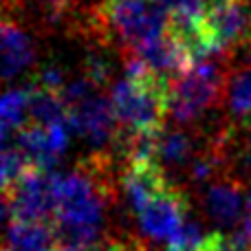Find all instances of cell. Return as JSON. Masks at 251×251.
I'll return each instance as SVG.
<instances>
[{
  "label": "cell",
  "mask_w": 251,
  "mask_h": 251,
  "mask_svg": "<svg viewBox=\"0 0 251 251\" xmlns=\"http://www.w3.org/2000/svg\"><path fill=\"white\" fill-rule=\"evenodd\" d=\"M117 122L132 139H154L170 115V77L154 73L141 57H126V79L113 91Z\"/></svg>",
  "instance_id": "cell-1"
},
{
  "label": "cell",
  "mask_w": 251,
  "mask_h": 251,
  "mask_svg": "<svg viewBox=\"0 0 251 251\" xmlns=\"http://www.w3.org/2000/svg\"><path fill=\"white\" fill-rule=\"evenodd\" d=\"M225 77L223 62L205 57L187 73L170 79V115L181 124L199 119L209 106L221 100Z\"/></svg>",
  "instance_id": "cell-2"
},
{
  "label": "cell",
  "mask_w": 251,
  "mask_h": 251,
  "mask_svg": "<svg viewBox=\"0 0 251 251\" xmlns=\"http://www.w3.org/2000/svg\"><path fill=\"white\" fill-rule=\"evenodd\" d=\"M60 176L49 170L31 168L7 192L11 221H55V192Z\"/></svg>",
  "instance_id": "cell-3"
},
{
  "label": "cell",
  "mask_w": 251,
  "mask_h": 251,
  "mask_svg": "<svg viewBox=\"0 0 251 251\" xmlns=\"http://www.w3.org/2000/svg\"><path fill=\"white\" fill-rule=\"evenodd\" d=\"M100 218H101V196H100V187L93 183L91 174L75 172L57 181L55 221L97 229Z\"/></svg>",
  "instance_id": "cell-4"
},
{
  "label": "cell",
  "mask_w": 251,
  "mask_h": 251,
  "mask_svg": "<svg viewBox=\"0 0 251 251\" xmlns=\"http://www.w3.org/2000/svg\"><path fill=\"white\" fill-rule=\"evenodd\" d=\"M205 25L214 53L236 51L251 44V2L249 0H216L207 4Z\"/></svg>",
  "instance_id": "cell-5"
},
{
  "label": "cell",
  "mask_w": 251,
  "mask_h": 251,
  "mask_svg": "<svg viewBox=\"0 0 251 251\" xmlns=\"http://www.w3.org/2000/svg\"><path fill=\"white\" fill-rule=\"evenodd\" d=\"M187 199L172 183L159 190L141 209L137 212L143 231L156 240H172L185 225Z\"/></svg>",
  "instance_id": "cell-6"
},
{
  "label": "cell",
  "mask_w": 251,
  "mask_h": 251,
  "mask_svg": "<svg viewBox=\"0 0 251 251\" xmlns=\"http://www.w3.org/2000/svg\"><path fill=\"white\" fill-rule=\"evenodd\" d=\"M18 0H0V73H20L33 60V44L18 20Z\"/></svg>",
  "instance_id": "cell-7"
},
{
  "label": "cell",
  "mask_w": 251,
  "mask_h": 251,
  "mask_svg": "<svg viewBox=\"0 0 251 251\" xmlns=\"http://www.w3.org/2000/svg\"><path fill=\"white\" fill-rule=\"evenodd\" d=\"M9 243L13 251H51L57 247L53 221H11Z\"/></svg>",
  "instance_id": "cell-8"
},
{
  "label": "cell",
  "mask_w": 251,
  "mask_h": 251,
  "mask_svg": "<svg viewBox=\"0 0 251 251\" xmlns=\"http://www.w3.org/2000/svg\"><path fill=\"white\" fill-rule=\"evenodd\" d=\"M207 212L216 218L221 225H234L243 212V194L236 181H221L214 183L205 196Z\"/></svg>",
  "instance_id": "cell-9"
},
{
  "label": "cell",
  "mask_w": 251,
  "mask_h": 251,
  "mask_svg": "<svg viewBox=\"0 0 251 251\" xmlns=\"http://www.w3.org/2000/svg\"><path fill=\"white\" fill-rule=\"evenodd\" d=\"M192 141L183 132H161L154 141V154L159 163H181L190 159Z\"/></svg>",
  "instance_id": "cell-10"
},
{
  "label": "cell",
  "mask_w": 251,
  "mask_h": 251,
  "mask_svg": "<svg viewBox=\"0 0 251 251\" xmlns=\"http://www.w3.org/2000/svg\"><path fill=\"white\" fill-rule=\"evenodd\" d=\"M31 168H35L31 163V159L20 150V148H4L0 152V192H7L18 178L25 172H29Z\"/></svg>",
  "instance_id": "cell-11"
},
{
  "label": "cell",
  "mask_w": 251,
  "mask_h": 251,
  "mask_svg": "<svg viewBox=\"0 0 251 251\" xmlns=\"http://www.w3.org/2000/svg\"><path fill=\"white\" fill-rule=\"evenodd\" d=\"M229 108L238 119H251V69L229 79Z\"/></svg>",
  "instance_id": "cell-12"
},
{
  "label": "cell",
  "mask_w": 251,
  "mask_h": 251,
  "mask_svg": "<svg viewBox=\"0 0 251 251\" xmlns=\"http://www.w3.org/2000/svg\"><path fill=\"white\" fill-rule=\"evenodd\" d=\"M26 117V91H13L0 97V119L7 126L22 128V119Z\"/></svg>",
  "instance_id": "cell-13"
},
{
  "label": "cell",
  "mask_w": 251,
  "mask_h": 251,
  "mask_svg": "<svg viewBox=\"0 0 251 251\" xmlns=\"http://www.w3.org/2000/svg\"><path fill=\"white\" fill-rule=\"evenodd\" d=\"M245 205H247V214H245V221H243V229L234 236V243L238 245V247L251 251V187L247 192V201H245Z\"/></svg>",
  "instance_id": "cell-14"
},
{
  "label": "cell",
  "mask_w": 251,
  "mask_h": 251,
  "mask_svg": "<svg viewBox=\"0 0 251 251\" xmlns=\"http://www.w3.org/2000/svg\"><path fill=\"white\" fill-rule=\"evenodd\" d=\"M40 2H42L47 18H51V20H57L66 13V0H40Z\"/></svg>",
  "instance_id": "cell-15"
},
{
  "label": "cell",
  "mask_w": 251,
  "mask_h": 251,
  "mask_svg": "<svg viewBox=\"0 0 251 251\" xmlns=\"http://www.w3.org/2000/svg\"><path fill=\"white\" fill-rule=\"evenodd\" d=\"M108 251H148L143 245L134 243V240H119V243H113L108 247Z\"/></svg>",
  "instance_id": "cell-16"
},
{
  "label": "cell",
  "mask_w": 251,
  "mask_h": 251,
  "mask_svg": "<svg viewBox=\"0 0 251 251\" xmlns=\"http://www.w3.org/2000/svg\"><path fill=\"white\" fill-rule=\"evenodd\" d=\"M4 134H7V124L0 119V152L4 150Z\"/></svg>",
  "instance_id": "cell-17"
},
{
  "label": "cell",
  "mask_w": 251,
  "mask_h": 251,
  "mask_svg": "<svg viewBox=\"0 0 251 251\" xmlns=\"http://www.w3.org/2000/svg\"><path fill=\"white\" fill-rule=\"evenodd\" d=\"M231 251H247V249L238 247V245H236V243H234V238H231Z\"/></svg>",
  "instance_id": "cell-18"
},
{
  "label": "cell",
  "mask_w": 251,
  "mask_h": 251,
  "mask_svg": "<svg viewBox=\"0 0 251 251\" xmlns=\"http://www.w3.org/2000/svg\"><path fill=\"white\" fill-rule=\"evenodd\" d=\"M51 251H75V249H69V247H62V245H57V247L51 249Z\"/></svg>",
  "instance_id": "cell-19"
},
{
  "label": "cell",
  "mask_w": 251,
  "mask_h": 251,
  "mask_svg": "<svg viewBox=\"0 0 251 251\" xmlns=\"http://www.w3.org/2000/svg\"><path fill=\"white\" fill-rule=\"evenodd\" d=\"M2 221H4V209H2V205H0V227H2Z\"/></svg>",
  "instance_id": "cell-20"
},
{
  "label": "cell",
  "mask_w": 251,
  "mask_h": 251,
  "mask_svg": "<svg viewBox=\"0 0 251 251\" xmlns=\"http://www.w3.org/2000/svg\"><path fill=\"white\" fill-rule=\"evenodd\" d=\"M0 251H13L11 247H4V245H0Z\"/></svg>",
  "instance_id": "cell-21"
},
{
  "label": "cell",
  "mask_w": 251,
  "mask_h": 251,
  "mask_svg": "<svg viewBox=\"0 0 251 251\" xmlns=\"http://www.w3.org/2000/svg\"><path fill=\"white\" fill-rule=\"evenodd\" d=\"M205 2H207V4H212V2H216V0H205Z\"/></svg>",
  "instance_id": "cell-22"
}]
</instances>
